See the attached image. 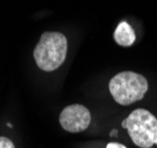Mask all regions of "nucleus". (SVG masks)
Here are the masks:
<instances>
[{"instance_id": "423d86ee", "label": "nucleus", "mask_w": 157, "mask_h": 148, "mask_svg": "<svg viewBox=\"0 0 157 148\" xmlns=\"http://www.w3.org/2000/svg\"><path fill=\"white\" fill-rule=\"evenodd\" d=\"M0 148H16L14 143L10 140L8 138L0 136Z\"/></svg>"}, {"instance_id": "6e6552de", "label": "nucleus", "mask_w": 157, "mask_h": 148, "mask_svg": "<svg viewBox=\"0 0 157 148\" xmlns=\"http://www.w3.org/2000/svg\"><path fill=\"white\" fill-rule=\"evenodd\" d=\"M110 136H117V129H113V130L110 133Z\"/></svg>"}, {"instance_id": "0eeeda50", "label": "nucleus", "mask_w": 157, "mask_h": 148, "mask_svg": "<svg viewBox=\"0 0 157 148\" xmlns=\"http://www.w3.org/2000/svg\"><path fill=\"white\" fill-rule=\"evenodd\" d=\"M106 148H126L124 145L122 143H117V142H110L106 145Z\"/></svg>"}, {"instance_id": "f257e3e1", "label": "nucleus", "mask_w": 157, "mask_h": 148, "mask_svg": "<svg viewBox=\"0 0 157 148\" xmlns=\"http://www.w3.org/2000/svg\"><path fill=\"white\" fill-rule=\"evenodd\" d=\"M67 54V39L60 32H45L33 51L38 68L44 71L57 70Z\"/></svg>"}, {"instance_id": "7ed1b4c3", "label": "nucleus", "mask_w": 157, "mask_h": 148, "mask_svg": "<svg viewBox=\"0 0 157 148\" xmlns=\"http://www.w3.org/2000/svg\"><path fill=\"white\" fill-rule=\"evenodd\" d=\"M130 139L141 148H151L157 145V118L147 109H135L122 122Z\"/></svg>"}, {"instance_id": "39448f33", "label": "nucleus", "mask_w": 157, "mask_h": 148, "mask_svg": "<svg viewBox=\"0 0 157 148\" xmlns=\"http://www.w3.org/2000/svg\"><path fill=\"white\" fill-rule=\"evenodd\" d=\"M113 39L121 46H131L135 43V31L126 22H121L113 33Z\"/></svg>"}, {"instance_id": "20e7f679", "label": "nucleus", "mask_w": 157, "mask_h": 148, "mask_svg": "<svg viewBox=\"0 0 157 148\" xmlns=\"http://www.w3.org/2000/svg\"><path fill=\"white\" fill-rule=\"evenodd\" d=\"M59 122L66 132L79 133L87 129L91 122V114L82 104H71L64 108L59 116Z\"/></svg>"}, {"instance_id": "f03ea898", "label": "nucleus", "mask_w": 157, "mask_h": 148, "mask_svg": "<svg viewBox=\"0 0 157 148\" xmlns=\"http://www.w3.org/2000/svg\"><path fill=\"white\" fill-rule=\"evenodd\" d=\"M109 89L118 104L130 106L144 97L148 91V81L137 72L123 71L111 78Z\"/></svg>"}]
</instances>
